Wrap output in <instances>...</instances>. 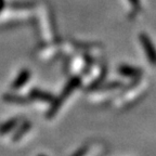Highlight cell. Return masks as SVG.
Masks as SVG:
<instances>
[{
	"label": "cell",
	"instance_id": "obj_4",
	"mask_svg": "<svg viewBox=\"0 0 156 156\" xmlns=\"http://www.w3.org/2000/svg\"><path fill=\"white\" fill-rule=\"evenodd\" d=\"M118 73L120 75L125 76V77H129V78H138L142 75L141 68L133 67V66L130 65H122L118 67Z\"/></svg>",
	"mask_w": 156,
	"mask_h": 156
},
{
	"label": "cell",
	"instance_id": "obj_11",
	"mask_svg": "<svg viewBox=\"0 0 156 156\" xmlns=\"http://www.w3.org/2000/svg\"><path fill=\"white\" fill-rule=\"evenodd\" d=\"M38 156H46V155H38Z\"/></svg>",
	"mask_w": 156,
	"mask_h": 156
},
{
	"label": "cell",
	"instance_id": "obj_2",
	"mask_svg": "<svg viewBox=\"0 0 156 156\" xmlns=\"http://www.w3.org/2000/svg\"><path fill=\"white\" fill-rule=\"evenodd\" d=\"M140 40L142 42V47H143L144 51H145V54L149 58L150 63L152 65H156V50L154 48L153 44L150 40V38L145 35H141L140 36Z\"/></svg>",
	"mask_w": 156,
	"mask_h": 156
},
{
	"label": "cell",
	"instance_id": "obj_10",
	"mask_svg": "<svg viewBox=\"0 0 156 156\" xmlns=\"http://www.w3.org/2000/svg\"><path fill=\"white\" fill-rule=\"evenodd\" d=\"M3 5H5V1H3V0H0V12L2 11Z\"/></svg>",
	"mask_w": 156,
	"mask_h": 156
},
{
	"label": "cell",
	"instance_id": "obj_7",
	"mask_svg": "<svg viewBox=\"0 0 156 156\" xmlns=\"http://www.w3.org/2000/svg\"><path fill=\"white\" fill-rule=\"evenodd\" d=\"M17 122H19V118H14V119H11L9 122H5L2 126H0V134H5L9 131H11L17 125Z\"/></svg>",
	"mask_w": 156,
	"mask_h": 156
},
{
	"label": "cell",
	"instance_id": "obj_5",
	"mask_svg": "<svg viewBox=\"0 0 156 156\" xmlns=\"http://www.w3.org/2000/svg\"><path fill=\"white\" fill-rule=\"evenodd\" d=\"M29 98L34 99V100L38 101H44V102H52L53 101V95L51 93L47 92V91L40 90V89H32L29 92Z\"/></svg>",
	"mask_w": 156,
	"mask_h": 156
},
{
	"label": "cell",
	"instance_id": "obj_1",
	"mask_svg": "<svg viewBox=\"0 0 156 156\" xmlns=\"http://www.w3.org/2000/svg\"><path fill=\"white\" fill-rule=\"evenodd\" d=\"M80 83H81L80 77H73L71 80L68 81L67 85L64 87L63 91H62V93L60 94V97L56 98L55 100H54L53 104H51V107L49 108L48 114H47V117H48V118H51V117H53L54 115L58 113V108L62 106L64 101L71 95V93L75 90L78 86L80 85Z\"/></svg>",
	"mask_w": 156,
	"mask_h": 156
},
{
	"label": "cell",
	"instance_id": "obj_9",
	"mask_svg": "<svg viewBox=\"0 0 156 156\" xmlns=\"http://www.w3.org/2000/svg\"><path fill=\"white\" fill-rule=\"evenodd\" d=\"M120 86H122V83H120V81H113V83L104 85V86H102V87L98 88V89H99V90H112V89L119 88Z\"/></svg>",
	"mask_w": 156,
	"mask_h": 156
},
{
	"label": "cell",
	"instance_id": "obj_3",
	"mask_svg": "<svg viewBox=\"0 0 156 156\" xmlns=\"http://www.w3.org/2000/svg\"><path fill=\"white\" fill-rule=\"evenodd\" d=\"M29 78H30V72L27 68H24L20 72V74L16 76L15 80L12 83V89L13 90H17V89H21L24 85H26L28 83Z\"/></svg>",
	"mask_w": 156,
	"mask_h": 156
},
{
	"label": "cell",
	"instance_id": "obj_8",
	"mask_svg": "<svg viewBox=\"0 0 156 156\" xmlns=\"http://www.w3.org/2000/svg\"><path fill=\"white\" fill-rule=\"evenodd\" d=\"M30 126H32V125H30V122H24V124L21 126V128L17 130L16 133L14 134V136H13V141H17V140L21 139V138H22V136H24V134L29 130Z\"/></svg>",
	"mask_w": 156,
	"mask_h": 156
},
{
	"label": "cell",
	"instance_id": "obj_6",
	"mask_svg": "<svg viewBox=\"0 0 156 156\" xmlns=\"http://www.w3.org/2000/svg\"><path fill=\"white\" fill-rule=\"evenodd\" d=\"M3 100L7 102L11 103H17V104H26L28 103V99L22 95H15V94H5L3 95Z\"/></svg>",
	"mask_w": 156,
	"mask_h": 156
}]
</instances>
